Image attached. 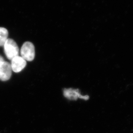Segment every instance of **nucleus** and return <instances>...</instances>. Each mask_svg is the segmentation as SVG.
<instances>
[{
	"mask_svg": "<svg viewBox=\"0 0 133 133\" xmlns=\"http://www.w3.org/2000/svg\"><path fill=\"white\" fill-rule=\"evenodd\" d=\"M4 51L6 58L10 60L19 56V49L18 45L13 39L8 38L4 45Z\"/></svg>",
	"mask_w": 133,
	"mask_h": 133,
	"instance_id": "f257e3e1",
	"label": "nucleus"
},
{
	"mask_svg": "<svg viewBox=\"0 0 133 133\" xmlns=\"http://www.w3.org/2000/svg\"><path fill=\"white\" fill-rule=\"evenodd\" d=\"M21 57L26 61L31 62L35 56L34 45L32 42H26L23 43L21 50Z\"/></svg>",
	"mask_w": 133,
	"mask_h": 133,
	"instance_id": "f03ea898",
	"label": "nucleus"
},
{
	"mask_svg": "<svg viewBox=\"0 0 133 133\" xmlns=\"http://www.w3.org/2000/svg\"><path fill=\"white\" fill-rule=\"evenodd\" d=\"M12 70L9 62L4 61L0 63V80L3 81H8L11 76Z\"/></svg>",
	"mask_w": 133,
	"mask_h": 133,
	"instance_id": "7ed1b4c3",
	"label": "nucleus"
},
{
	"mask_svg": "<svg viewBox=\"0 0 133 133\" xmlns=\"http://www.w3.org/2000/svg\"><path fill=\"white\" fill-rule=\"evenodd\" d=\"M64 96L67 99L72 100H76L78 98L87 100L89 99L88 95L82 96L78 89H73L72 88L65 89L63 92Z\"/></svg>",
	"mask_w": 133,
	"mask_h": 133,
	"instance_id": "20e7f679",
	"label": "nucleus"
},
{
	"mask_svg": "<svg viewBox=\"0 0 133 133\" xmlns=\"http://www.w3.org/2000/svg\"><path fill=\"white\" fill-rule=\"evenodd\" d=\"M10 65L12 70L15 73L21 71L26 65V62L22 57L17 56L12 59Z\"/></svg>",
	"mask_w": 133,
	"mask_h": 133,
	"instance_id": "39448f33",
	"label": "nucleus"
},
{
	"mask_svg": "<svg viewBox=\"0 0 133 133\" xmlns=\"http://www.w3.org/2000/svg\"><path fill=\"white\" fill-rule=\"evenodd\" d=\"M8 31L4 27H0V46H4L8 39Z\"/></svg>",
	"mask_w": 133,
	"mask_h": 133,
	"instance_id": "423d86ee",
	"label": "nucleus"
}]
</instances>
